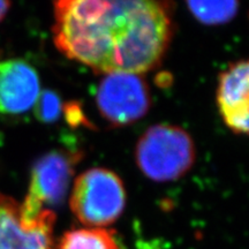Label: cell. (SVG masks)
Returning a JSON list of instances; mask_svg holds the SVG:
<instances>
[{
    "label": "cell",
    "mask_w": 249,
    "mask_h": 249,
    "mask_svg": "<svg viewBox=\"0 0 249 249\" xmlns=\"http://www.w3.org/2000/svg\"><path fill=\"white\" fill-rule=\"evenodd\" d=\"M53 13L59 51L107 75L152 70L172 38L167 0H55Z\"/></svg>",
    "instance_id": "cell-1"
},
{
    "label": "cell",
    "mask_w": 249,
    "mask_h": 249,
    "mask_svg": "<svg viewBox=\"0 0 249 249\" xmlns=\"http://www.w3.org/2000/svg\"><path fill=\"white\" fill-rule=\"evenodd\" d=\"M195 160L194 143L188 133L172 124H156L140 139L136 161L155 181H172L188 172Z\"/></svg>",
    "instance_id": "cell-2"
},
{
    "label": "cell",
    "mask_w": 249,
    "mask_h": 249,
    "mask_svg": "<svg viewBox=\"0 0 249 249\" xmlns=\"http://www.w3.org/2000/svg\"><path fill=\"white\" fill-rule=\"evenodd\" d=\"M70 205L74 216L87 227L104 229L124 213L126 191L116 173L95 167L77 177Z\"/></svg>",
    "instance_id": "cell-3"
},
{
    "label": "cell",
    "mask_w": 249,
    "mask_h": 249,
    "mask_svg": "<svg viewBox=\"0 0 249 249\" xmlns=\"http://www.w3.org/2000/svg\"><path fill=\"white\" fill-rule=\"evenodd\" d=\"M77 158L76 155L54 151L37 161L31 173L28 194L21 203L24 216L35 219L61 203L73 177Z\"/></svg>",
    "instance_id": "cell-4"
},
{
    "label": "cell",
    "mask_w": 249,
    "mask_h": 249,
    "mask_svg": "<svg viewBox=\"0 0 249 249\" xmlns=\"http://www.w3.org/2000/svg\"><path fill=\"white\" fill-rule=\"evenodd\" d=\"M96 101L102 116L114 124L139 120L149 108V92L136 74H107L98 87Z\"/></svg>",
    "instance_id": "cell-5"
},
{
    "label": "cell",
    "mask_w": 249,
    "mask_h": 249,
    "mask_svg": "<svg viewBox=\"0 0 249 249\" xmlns=\"http://www.w3.org/2000/svg\"><path fill=\"white\" fill-rule=\"evenodd\" d=\"M52 210L30 219L21 210V203L0 194V249H53Z\"/></svg>",
    "instance_id": "cell-6"
},
{
    "label": "cell",
    "mask_w": 249,
    "mask_h": 249,
    "mask_svg": "<svg viewBox=\"0 0 249 249\" xmlns=\"http://www.w3.org/2000/svg\"><path fill=\"white\" fill-rule=\"evenodd\" d=\"M37 71L21 59L0 60V113L18 116L31 110L39 98Z\"/></svg>",
    "instance_id": "cell-7"
},
{
    "label": "cell",
    "mask_w": 249,
    "mask_h": 249,
    "mask_svg": "<svg viewBox=\"0 0 249 249\" xmlns=\"http://www.w3.org/2000/svg\"><path fill=\"white\" fill-rule=\"evenodd\" d=\"M217 104L230 129L249 135V60L235 62L220 75Z\"/></svg>",
    "instance_id": "cell-8"
},
{
    "label": "cell",
    "mask_w": 249,
    "mask_h": 249,
    "mask_svg": "<svg viewBox=\"0 0 249 249\" xmlns=\"http://www.w3.org/2000/svg\"><path fill=\"white\" fill-rule=\"evenodd\" d=\"M57 249H121L114 233L102 227H82L67 231Z\"/></svg>",
    "instance_id": "cell-9"
},
{
    "label": "cell",
    "mask_w": 249,
    "mask_h": 249,
    "mask_svg": "<svg viewBox=\"0 0 249 249\" xmlns=\"http://www.w3.org/2000/svg\"><path fill=\"white\" fill-rule=\"evenodd\" d=\"M195 18L205 24H223L235 17L239 0H186Z\"/></svg>",
    "instance_id": "cell-10"
},
{
    "label": "cell",
    "mask_w": 249,
    "mask_h": 249,
    "mask_svg": "<svg viewBox=\"0 0 249 249\" xmlns=\"http://www.w3.org/2000/svg\"><path fill=\"white\" fill-rule=\"evenodd\" d=\"M37 103L39 104L38 113L42 117V119L51 120L58 116L60 103H59L58 98L54 95L45 93L44 96H42V98H38Z\"/></svg>",
    "instance_id": "cell-11"
},
{
    "label": "cell",
    "mask_w": 249,
    "mask_h": 249,
    "mask_svg": "<svg viewBox=\"0 0 249 249\" xmlns=\"http://www.w3.org/2000/svg\"><path fill=\"white\" fill-rule=\"evenodd\" d=\"M9 0H0V21L5 18L6 13L9 9Z\"/></svg>",
    "instance_id": "cell-12"
}]
</instances>
